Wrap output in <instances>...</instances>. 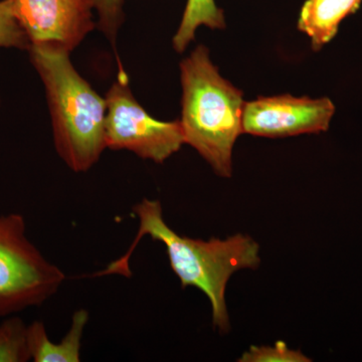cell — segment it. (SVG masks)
<instances>
[{"mask_svg": "<svg viewBox=\"0 0 362 362\" xmlns=\"http://www.w3.org/2000/svg\"><path fill=\"white\" fill-rule=\"evenodd\" d=\"M133 214L139 221V228L129 249L92 277L122 275L130 278L131 256L142 238L149 235L165 247L169 264L182 288H197L209 298L214 327L220 332H228L230 317L226 302V285L235 272L258 268L261 263L258 243L242 233L226 240L182 237L165 223L160 202L156 199H143L133 206Z\"/></svg>", "mask_w": 362, "mask_h": 362, "instance_id": "6da1fadb", "label": "cell"}, {"mask_svg": "<svg viewBox=\"0 0 362 362\" xmlns=\"http://www.w3.org/2000/svg\"><path fill=\"white\" fill-rule=\"evenodd\" d=\"M30 359L28 325L20 317H11L0 324V362H25Z\"/></svg>", "mask_w": 362, "mask_h": 362, "instance_id": "8fae6325", "label": "cell"}, {"mask_svg": "<svg viewBox=\"0 0 362 362\" xmlns=\"http://www.w3.org/2000/svg\"><path fill=\"white\" fill-rule=\"evenodd\" d=\"M32 42L18 23L13 0L0 1V47H16L28 51Z\"/></svg>", "mask_w": 362, "mask_h": 362, "instance_id": "7c38bea8", "label": "cell"}, {"mask_svg": "<svg viewBox=\"0 0 362 362\" xmlns=\"http://www.w3.org/2000/svg\"><path fill=\"white\" fill-rule=\"evenodd\" d=\"M105 100L107 148L129 150L140 158L163 163L185 144L180 121L163 122L149 115L133 96L123 69Z\"/></svg>", "mask_w": 362, "mask_h": 362, "instance_id": "5b68a950", "label": "cell"}, {"mask_svg": "<svg viewBox=\"0 0 362 362\" xmlns=\"http://www.w3.org/2000/svg\"><path fill=\"white\" fill-rule=\"evenodd\" d=\"M362 0H306L298 20V30L311 39L312 49L319 51L337 35L340 23L356 13Z\"/></svg>", "mask_w": 362, "mask_h": 362, "instance_id": "9c48e42d", "label": "cell"}, {"mask_svg": "<svg viewBox=\"0 0 362 362\" xmlns=\"http://www.w3.org/2000/svg\"><path fill=\"white\" fill-rule=\"evenodd\" d=\"M180 124L185 143L194 147L216 175H233V150L243 131L244 94L221 77L209 52L199 45L180 63Z\"/></svg>", "mask_w": 362, "mask_h": 362, "instance_id": "3957f363", "label": "cell"}, {"mask_svg": "<svg viewBox=\"0 0 362 362\" xmlns=\"http://www.w3.org/2000/svg\"><path fill=\"white\" fill-rule=\"evenodd\" d=\"M13 11L35 44L59 45L71 52L96 28L93 0H13Z\"/></svg>", "mask_w": 362, "mask_h": 362, "instance_id": "52a82bcc", "label": "cell"}, {"mask_svg": "<svg viewBox=\"0 0 362 362\" xmlns=\"http://www.w3.org/2000/svg\"><path fill=\"white\" fill-rule=\"evenodd\" d=\"M89 322V312L78 309L71 317L70 329L59 343L47 337L45 324L35 321L28 325V345L30 359L35 362H78L86 326Z\"/></svg>", "mask_w": 362, "mask_h": 362, "instance_id": "ba28073f", "label": "cell"}, {"mask_svg": "<svg viewBox=\"0 0 362 362\" xmlns=\"http://www.w3.org/2000/svg\"><path fill=\"white\" fill-rule=\"evenodd\" d=\"M94 7L99 13L100 30L110 40L115 47L117 33L123 23L124 0H93Z\"/></svg>", "mask_w": 362, "mask_h": 362, "instance_id": "5bb4252c", "label": "cell"}, {"mask_svg": "<svg viewBox=\"0 0 362 362\" xmlns=\"http://www.w3.org/2000/svg\"><path fill=\"white\" fill-rule=\"evenodd\" d=\"M206 25L211 30L226 28L225 14L214 0H187L180 28L173 37V47L177 52L187 49L194 40L195 32L199 26Z\"/></svg>", "mask_w": 362, "mask_h": 362, "instance_id": "30bf717a", "label": "cell"}, {"mask_svg": "<svg viewBox=\"0 0 362 362\" xmlns=\"http://www.w3.org/2000/svg\"><path fill=\"white\" fill-rule=\"evenodd\" d=\"M335 106L328 98L281 95L245 103L243 131L261 137L318 134L329 128Z\"/></svg>", "mask_w": 362, "mask_h": 362, "instance_id": "8992f818", "label": "cell"}, {"mask_svg": "<svg viewBox=\"0 0 362 362\" xmlns=\"http://www.w3.org/2000/svg\"><path fill=\"white\" fill-rule=\"evenodd\" d=\"M28 52L47 90L57 152L71 170L86 173L107 148L106 100L81 77L64 47L35 44Z\"/></svg>", "mask_w": 362, "mask_h": 362, "instance_id": "7a4b0ae2", "label": "cell"}, {"mask_svg": "<svg viewBox=\"0 0 362 362\" xmlns=\"http://www.w3.org/2000/svg\"><path fill=\"white\" fill-rule=\"evenodd\" d=\"M65 280V273L28 240L23 216H0V317L40 306Z\"/></svg>", "mask_w": 362, "mask_h": 362, "instance_id": "277c9868", "label": "cell"}, {"mask_svg": "<svg viewBox=\"0 0 362 362\" xmlns=\"http://www.w3.org/2000/svg\"><path fill=\"white\" fill-rule=\"evenodd\" d=\"M240 362H308L312 361L300 350L290 349L284 341L274 346H252L243 354Z\"/></svg>", "mask_w": 362, "mask_h": 362, "instance_id": "4fadbf2b", "label": "cell"}]
</instances>
